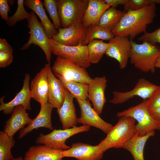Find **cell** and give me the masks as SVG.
<instances>
[{"label":"cell","mask_w":160,"mask_h":160,"mask_svg":"<svg viewBox=\"0 0 160 160\" xmlns=\"http://www.w3.org/2000/svg\"><path fill=\"white\" fill-rule=\"evenodd\" d=\"M30 75L25 73L21 90L10 101L5 103L4 101V96L0 98V111H2L5 114L8 115L12 113L15 108L18 105L22 106L26 110L31 109L30 100L32 96L30 88Z\"/></svg>","instance_id":"14"},{"label":"cell","mask_w":160,"mask_h":160,"mask_svg":"<svg viewBox=\"0 0 160 160\" xmlns=\"http://www.w3.org/2000/svg\"><path fill=\"white\" fill-rule=\"evenodd\" d=\"M146 105L148 110L160 107V87L147 100Z\"/></svg>","instance_id":"35"},{"label":"cell","mask_w":160,"mask_h":160,"mask_svg":"<svg viewBox=\"0 0 160 160\" xmlns=\"http://www.w3.org/2000/svg\"><path fill=\"white\" fill-rule=\"evenodd\" d=\"M106 3L110 7L116 8L118 5H122L125 6L128 0H104Z\"/></svg>","instance_id":"40"},{"label":"cell","mask_w":160,"mask_h":160,"mask_svg":"<svg viewBox=\"0 0 160 160\" xmlns=\"http://www.w3.org/2000/svg\"><path fill=\"white\" fill-rule=\"evenodd\" d=\"M147 100L116 114L118 117H130L135 119L137 121L135 125L136 131L140 136L155 130H160V126L154 121L147 108Z\"/></svg>","instance_id":"4"},{"label":"cell","mask_w":160,"mask_h":160,"mask_svg":"<svg viewBox=\"0 0 160 160\" xmlns=\"http://www.w3.org/2000/svg\"><path fill=\"white\" fill-rule=\"evenodd\" d=\"M61 26L65 28L82 23L89 0H56Z\"/></svg>","instance_id":"5"},{"label":"cell","mask_w":160,"mask_h":160,"mask_svg":"<svg viewBox=\"0 0 160 160\" xmlns=\"http://www.w3.org/2000/svg\"><path fill=\"white\" fill-rule=\"evenodd\" d=\"M30 87L32 98L40 105L48 102V80L45 66L32 80Z\"/></svg>","instance_id":"19"},{"label":"cell","mask_w":160,"mask_h":160,"mask_svg":"<svg viewBox=\"0 0 160 160\" xmlns=\"http://www.w3.org/2000/svg\"><path fill=\"white\" fill-rule=\"evenodd\" d=\"M74 98L72 95L66 89L64 102L62 106L57 109L63 129L76 127L78 123L73 103Z\"/></svg>","instance_id":"21"},{"label":"cell","mask_w":160,"mask_h":160,"mask_svg":"<svg viewBox=\"0 0 160 160\" xmlns=\"http://www.w3.org/2000/svg\"><path fill=\"white\" fill-rule=\"evenodd\" d=\"M108 43L105 55L116 60L121 69H124L130 57L132 48L130 40L127 37L115 36Z\"/></svg>","instance_id":"11"},{"label":"cell","mask_w":160,"mask_h":160,"mask_svg":"<svg viewBox=\"0 0 160 160\" xmlns=\"http://www.w3.org/2000/svg\"><path fill=\"white\" fill-rule=\"evenodd\" d=\"M155 67L156 68L160 69V56L156 61L155 64Z\"/></svg>","instance_id":"41"},{"label":"cell","mask_w":160,"mask_h":160,"mask_svg":"<svg viewBox=\"0 0 160 160\" xmlns=\"http://www.w3.org/2000/svg\"><path fill=\"white\" fill-rule=\"evenodd\" d=\"M80 109L81 116L78 123L94 127L107 134L113 126L103 119L92 107L89 100L76 99Z\"/></svg>","instance_id":"12"},{"label":"cell","mask_w":160,"mask_h":160,"mask_svg":"<svg viewBox=\"0 0 160 160\" xmlns=\"http://www.w3.org/2000/svg\"><path fill=\"white\" fill-rule=\"evenodd\" d=\"M63 150L39 145L29 147L25 153V160H62Z\"/></svg>","instance_id":"23"},{"label":"cell","mask_w":160,"mask_h":160,"mask_svg":"<svg viewBox=\"0 0 160 160\" xmlns=\"http://www.w3.org/2000/svg\"><path fill=\"white\" fill-rule=\"evenodd\" d=\"M156 9L154 3L138 10H128L112 33L115 36H125L133 40L140 34L146 31L148 25L153 21Z\"/></svg>","instance_id":"1"},{"label":"cell","mask_w":160,"mask_h":160,"mask_svg":"<svg viewBox=\"0 0 160 160\" xmlns=\"http://www.w3.org/2000/svg\"><path fill=\"white\" fill-rule=\"evenodd\" d=\"M107 79L105 76L92 79L88 84V99L92 103L93 108L99 115L102 113L106 102L105 91Z\"/></svg>","instance_id":"16"},{"label":"cell","mask_w":160,"mask_h":160,"mask_svg":"<svg viewBox=\"0 0 160 160\" xmlns=\"http://www.w3.org/2000/svg\"><path fill=\"white\" fill-rule=\"evenodd\" d=\"M136 121L130 117H120L117 123L98 145L104 152L111 148H123L137 132Z\"/></svg>","instance_id":"2"},{"label":"cell","mask_w":160,"mask_h":160,"mask_svg":"<svg viewBox=\"0 0 160 160\" xmlns=\"http://www.w3.org/2000/svg\"><path fill=\"white\" fill-rule=\"evenodd\" d=\"M104 153L98 145L93 146L80 142L73 144L69 149L61 152L63 158L73 157L78 160H101Z\"/></svg>","instance_id":"13"},{"label":"cell","mask_w":160,"mask_h":160,"mask_svg":"<svg viewBox=\"0 0 160 160\" xmlns=\"http://www.w3.org/2000/svg\"><path fill=\"white\" fill-rule=\"evenodd\" d=\"M55 75L74 98L76 99L88 100V84L73 81H67L58 75Z\"/></svg>","instance_id":"27"},{"label":"cell","mask_w":160,"mask_h":160,"mask_svg":"<svg viewBox=\"0 0 160 160\" xmlns=\"http://www.w3.org/2000/svg\"><path fill=\"white\" fill-rule=\"evenodd\" d=\"M110 7L104 0H89L82 20L84 26L98 25L103 14Z\"/></svg>","instance_id":"22"},{"label":"cell","mask_w":160,"mask_h":160,"mask_svg":"<svg viewBox=\"0 0 160 160\" xmlns=\"http://www.w3.org/2000/svg\"><path fill=\"white\" fill-rule=\"evenodd\" d=\"M148 111L154 121L160 126V107Z\"/></svg>","instance_id":"39"},{"label":"cell","mask_w":160,"mask_h":160,"mask_svg":"<svg viewBox=\"0 0 160 160\" xmlns=\"http://www.w3.org/2000/svg\"><path fill=\"white\" fill-rule=\"evenodd\" d=\"M115 36L112 32L98 25L87 28L84 42L87 45L91 41L95 39L110 41Z\"/></svg>","instance_id":"28"},{"label":"cell","mask_w":160,"mask_h":160,"mask_svg":"<svg viewBox=\"0 0 160 160\" xmlns=\"http://www.w3.org/2000/svg\"><path fill=\"white\" fill-rule=\"evenodd\" d=\"M48 80V103L57 109L62 105L65 97L66 89L61 81L54 74L50 63L44 65Z\"/></svg>","instance_id":"17"},{"label":"cell","mask_w":160,"mask_h":160,"mask_svg":"<svg viewBox=\"0 0 160 160\" xmlns=\"http://www.w3.org/2000/svg\"><path fill=\"white\" fill-rule=\"evenodd\" d=\"M15 143L13 137H9L3 131L0 132V160L12 159L11 149Z\"/></svg>","instance_id":"30"},{"label":"cell","mask_w":160,"mask_h":160,"mask_svg":"<svg viewBox=\"0 0 160 160\" xmlns=\"http://www.w3.org/2000/svg\"><path fill=\"white\" fill-rule=\"evenodd\" d=\"M43 2L44 6L52 19L55 28L58 29L61 27V25L56 0H44Z\"/></svg>","instance_id":"32"},{"label":"cell","mask_w":160,"mask_h":160,"mask_svg":"<svg viewBox=\"0 0 160 160\" xmlns=\"http://www.w3.org/2000/svg\"><path fill=\"white\" fill-rule=\"evenodd\" d=\"M24 0H17V7L15 13L9 17L6 21L7 24L10 26H14L18 22L24 19L27 20L30 16V13L26 11L24 7Z\"/></svg>","instance_id":"31"},{"label":"cell","mask_w":160,"mask_h":160,"mask_svg":"<svg viewBox=\"0 0 160 160\" xmlns=\"http://www.w3.org/2000/svg\"><path fill=\"white\" fill-rule=\"evenodd\" d=\"M49 41L52 53L54 55L85 68L90 66L87 45L80 44L71 46L60 44L52 38L49 39Z\"/></svg>","instance_id":"8"},{"label":"cell","mask_w":160,"mask_h":160,"mask_svg":"<svg viewBox=\"0 0 160 160\" xmlns=\"http://www.w3.org/2000/svg\"><path fill=\"white\" fill-rule=\"evenodd\" d=\"M10 8L9 6L8 1L0 0V15L1 18L6 20H7L8 13L10 12Z\"/></svg>","instance_id":"37"},{"label":"cell","mask_w":160,"mask_h":160,"mask_svg":"<svg viewBox=\"0 0 160 160\" xmlns=\"http://www.w3.org/2000/svg\"><path fill=\"white\" fill-rule=\"evenodd\" d=\"M154 3L156 4H160V0H153Z\"/></svg>","instance_id":"43"},{"label":"cell","mask_w":160,"mask_h":160,"mask_svg":"<svg viewBox=\"0 0 160 160\" xmlns=\"http://www.w3.org/2000/svg\"><path fill=\"white\" fill-rule=\"evenodd\" d=\"M0 51L7 52H13L11 46L4 39H0Z\"/></svg>","instance_id":"38"},{"label":"cell","mask_w":160,"mask_h":160,"mask_svg":"<svg viewBox=\"0 0 160 160\" xmlns=\"http://www.w3.org/2000/svg\"><path fill=\"white\" fill-rule=\"evenodd\" d=\"M125 12L110 7L103 14L98 25L111 31L116 28Z\"/></svg>","instance_id":"26"},{"label":"cell","mask_w":160,"mask_h":160,"mask_svg":"<svg viewBox=\"0 0 160 160\" xmlns=\"http://www.w3.org/2000/svg\"><path fill=\"white\" fill-rule=\"evenodd\" d=\"M90 127L88 125H83L69 129H54L48 134L40 133L36 141L38 144L44 145L51 148L67 150L71 147L65 143L68 138L76 134L89 131Z\"/></svg>","instance_id":"6"},{"label":"cell","mask_w":160,"mask_h":160,"mask_svg":"<svg viewBox=\"0 0 160 160\" xmlns=\"http://www.w3.org/2000/svg\"><path fill=\"white\" fill-rule=\"evenodd\" d=\"M159 160H160V159Z\"/></svg>","instance_id":"44"},{"label":"cell","mask_w":160,"mask_h":160,"mask_svg":"<svg viewBox=\"0 0 160 160\" xmlns=\"http://www.w3.org/2000/svg\"><path fill=\"white\" fill-rule=\"evenodd\" d=\"M24 4L39 17L49 39L52 38L57 33V30L46 15L43 2L40 0H25L24 1Z\"/></svg>","instance_id":"24"},{"label":"cell","mask_w":160,"mask_h":160,"mask_svg":"<svg viewBox=\"0 0 160 160\" xmlns=\"http://www.w3.org/2000/svg\"><path fill=\"white\" fill-rule=\"evenodd\" d=\"M160 87L144 78H140L134 88L129 91H113V97L109 101L114 104H122L135 96L140 97L144 100H148Z\"/></svg>","instance_id":"10"},{"label":"cell","mask_w":160,"mask_h":160,"mask_svg":"<svg viewBox=\"0 0 160 160\" xmlns=\"http://www.w3.org/2000/svg\"><path fill=\"white\" fill-rule=\"evenodd\" d=\"M86 29L82 23L65 28L60 27L57 30V33L52 39L60 44L67 46L85 45L84 39Z\"/></svg>","instance_id":"15"},{"label":"cell","mask_w":160,"mask_h":160,"mask_svg":"<svg viewBox=\"0 0 160 160\" xmlns=\"http://www.w3.org/2000/svg\"><path fill=\"white\" fill-rule=\"evenodd\" d=\"M155 134L154 131H153L145 135L140 136L136 132L123 148L130 153L134 160H145L144 150L145 143L148 139L153 136Z\"/></svg>","instance_id":"25"},{"label":"cell","mask_w":160,"mask_h":160,"mask_svg":"<svg viewBox=\"0 0 160 160\" xmlns=\"http://www.w3.org/2000/svg\"><path fill=\"white\" fill-rule=\"evenodd\" d=\"M138 39L142 42L147 41L155 44L156 43L160 44V27L151 32H145Z\"/></svg>","instance_id":"34"},{"label":"cell","mask_w":160,"mask_h":160,"mask_svg":"<svg viewBox=\"0 0 160 160\" xmlns=\"http://www.w3.org/2000/svg\"><path fill=\"white\" fill-rule=\"evenodd\" d=\"M132 48L129 59L131 63L140 71L154 72L155 64L160 56V48L147 41L136 43L130 40Z\"/></svg>","instance_id":"3"},{"label":"cell","mask_w":160,"mask_h":160,"mask_svg":"<svg viewBox=\"0 0 160 160\" xmlns=\"http://www.w3.org/2000/svg\"><path fill=\"white\" fill-rule=\"evenodd\" d=\"M39 112L31 122L20 132L18 138L21 139L34 129L43 127L53 129L51 122V114L53 108L48 102L41 104Z\"/></svg>","instance_id":"18"},{"label":"cell","mask_w":160,"mask_h":160,"mask_svg":"<svg viewBox=\"0 0 160 160\" xmlns=\"http://www.w3.org/2000/svg\"><path fill=\"white\" fill-rule=\"evenodd\" d=\"M12 160H25L21 156H20L17 158H14Z\"/></svg>","instance_id":"42"},{"label":"cell","mask_w":160,"mask_h":160,"mask_svg":"<svg viewBox=\"0 0 160 160\" xmlns=\"http://www.w3.org/2000/svg\"><path fill=\"white\" fill-rule=\"evenodd\" d=\"M108 45V43H105L102 40L95 39L89 42L87 46L88 59L90 63H98L105 54Z\"/></svg>","instance_id":"29"},{"label":"cell","mask_w":160,"mask_h":160,"mask_svg":"<svg viewBox=\"0 0 160 160\" xmlns=\"http://www.w3.org/2000/svg\"><path fill=\"white\" fill-rule=\"evenodd\" d=\"M26 110L22 106H16L10 118L6 121L4 131L12 137L19 130L31 123L32 119L29 117Z\"/></svg>","instance_id":"20"},{"label":"cell","mask_w":160,"mask_h":160,"mask_svg":"<svg viewBox=\"0 0 160 160\" xmlns=\"http://www.w3.org/2000/svg\"><path fill=\"white\" fill-rule=\"evenodd\" d=\"M55 74L67 81H73L89 84L92 79L86 68L69 60L57 57L51 67Z\"/></svg>","instance_id":"9"},{"label":"cell","mask_w":160,"mask_h":160,"mask_svg":"<svg viewBox=\"0 0 160 160\" xmlns=\"http://www.w3.org/2000/svg\"><path fill=\"white\" fill-rule=\"evenodd\" d=\"M154 3L153 0H128L124 8L127 11L129 10H137Z\"/></svg>","instance_id":"33"},{"label":"cell","mask_w":160,"mask_h":160,"mask_svg":"<svg viewBox=\"0 0 160 160\" xmlns=\"http://www.w3.org/2000/svg\"><path fill=\"white\" fill-rule=\"evenodd\" d=\"M13 53L0 51V68L8 66L13 61Z\"/></svg>","instance_id":"36"},{"label":"cell","mask_w":160,"mask_h":160,"mask_svg":"<svg viewBox=\"0 0 160 160\" xmlns=\"http://www.w3.org/2000/svg\"><path fill=\"white\" fill-rule=\"evenodd\" d=\"M30 13V16L27 20L28 27L30 30L29 38L20 50L26 49L32 44L37 45L43 50L45 54L46 60L50 63L52 53L49 41V38L43 25L39 21L35 13L32 11Z\"/></svg>","instance_id":"7"}]
</instances>
